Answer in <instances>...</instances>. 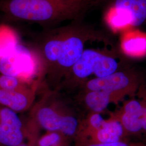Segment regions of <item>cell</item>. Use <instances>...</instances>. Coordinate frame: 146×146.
<instances>
[{
  "label": "cell",
  "mask_w": 146,
  "mask_h": 146,
  "mask_svg": "<svg viewBox=\"0 0 146 146\" xmlns=\"http://www.w3.org/2000/svg\"><path fill=\"white\" fill-rule=\"evenodd\" d=\"M0 89L6 90H23L22 81L14 76L1 74Z\"/></svg>",
  "instance_id": "cell-15"
},
{
  "label": "cell",
  "mask_w": 146,
  "mask_h": 146,
  "mask_svg": "<svg viewBox=\"0 0 146 146\" xmlns=\"http://www.w3.org/2000/svg\"><path fill=\"white\" fill-rule=\"evenodd\" d=\"M22 128L0 123V143L5 146H17L23 142Z\"/></svg>",
  "instance_id": "cell-13"
},
{
  "label": "cell",
  "mask_w": 146,
  "mask_h": 146,
  "mask_svg": "<svg viewBox=\"0 0 146 146\" xmlns=\"http://www.w3.org/2000/svg\"><path fill=\"white\" fill-rule=\"evenodd\" d=\"M62 134L58 131H48L38 140V146H65Z\"/></svg>",
  "instance_id": "cell-14"
},
{
  "label": "cell",
  "mask_w": 146,
  "mask_h": 146,
  "mask_svg": "<svg viewBox=\"0 0 146 146\" xmlns=\"http://www.w3.org/2000/svg\"><path fill=\"white\" fill-rule=\"evenodd\" d=\"M84 101L92 113H100L111 103H118L123 99L104 91H87Z\"/></svg>",
  "instance_id": "cell-9"
},
{
  "label": "cell",
  "mask_w": 146,
  "mask_h": 146,
  "mask_svg": "<svg viewBox=\"0 0 146 146\" xmlns=\"http://www.w3.org/2000/svg\"><path fill=\"white\" fill-rule=\"evenodd\" d=\"M123 58L115 50L85 49L81 58L71 68L76 78L82 80L94 75L103 78L127 68Z\"/></svg>",
  "instance_id": "cell-2"
},
{
  "label": "cell",
  "mask_w": 146,
  "mask_h": 146,
  "mask_svg": "<svg viewBox=\"0 0 146 146\" xmlns=\"http://www.w3.org/2000/svg\"><path fill=\"white\" fill-rule=\"evenodd\" d=\"M30 100L23 90H6L0 89V104L14 111L26 109Z\"/></svg>",
  "instance_id": "cell-10"
},
{
  "label": "cell",
  "mask_w": 146,
  "mask_h": 146,
  "mask_svg": "<svg viewBox=\"0 0 146 146\" xmlns=\"http://www.w3.org/2000/svg\"><path fill=\"white\" fill-rule=\"evenodd\" d=\"M104 19L107 26L115 34H121L127 30L133 28L126 16L113 5H110L106 10Z\"/></svg>",
  "instance_id": "cell-11"
},
{
  "label": "cell",
  "mask_w": 146,
  "mask_h": 146,
  "mask_svg": "<svg viewBox=\"0 0 146 146\" xmlns=\"http://www.w3.org/2000/svg\"><path fill=\"white\" fill-rule=\"evenodd\" d=\"M80 144V146H146V142L141 141H129L128 140L108 143L84 142Z\"/></svg>",
  "instance_id": "cell-16"
},
{
  "label": "cell",
  "mask_w": 146,
  "mask_h": 146,
  "mask_svg": "<svg viewBox=\"0 0 146 146\" xmlns=\"http://www.w3.org/2000/svg\"><path fill=\"white\" fill-rule=\"evenodd\" d=\"M120 34V52L124 56L132 58L146 56V32L131 28Z\"/></svg>",
  "instance_id": "cell-7"
},
{
  "label": "cell",
  "mask_w": 146,
  "mask_h": 146,
  "mask_svg": "<svg viewBox=\"0 0 146 146\" xmlns=\"http://www.w3.org/2000/svg\"><path fill=\"white\" fill-rule=\"evenodd\" d=\"M141 84L142 79L137 72L126 68L105 77L89 80L86 84V89L87 91H104L123 99L126 96L135 94Z\"/></svg>",
  "instance_id": "cell-3"
},
{
  "label": "cell",
  "mask_w": 146,
  "mask_h": 146,
  "mask_svg": "<svg viewBox=\"0 0 146 146\" xmlns=\"http://www.w3.org/2000/svg\"><path fill=\"white\" fill-rule=\"evenodd\" d=\"M142 101L143 102V107L142 111L141 123L143 132H145L146 133V95H145V96L142 99Z\"/></svg>",
  "instance_id": "cell-18"
},
{
  "label": "cell",
  "mask_w": 146,
  "mask_h": 146,
  "mask_svg": "<svg viewBox=\"0 0 146 146\" xmlns=\"http://www.w3.org/2000/svg\"><path fill=\"white\" fill-rule=\"evenodd\" d=\"M142 100L131 99L125 101L120 110L111 114L119 120L129 136L138 135L143 132L142 115Z\"/></svg>",
  "instance_id": "cell-5"
},
{
  "label": "cell",
  "mask_w": 146,
  "mask_h": 146,
  "mask_svg": "<svg viewBox=\"0 0 146 146\" xmlns=\"http://www.w3.org/2000/svg\"><path fill=\"white\" fill-rule=\"evenodd\" d=\"M37 119L39 124L48 131L60 133L62 125L63 116L49 107H43L37 112Z\"/></svg>",
  "instance_id": "cell-12"
},
{
  "label": "cell",
  "mask_w": 146,
  "mask_h": 146,
  "mask_svg": "<svg viewBox=\"0 0 146 146\" xmlns=\"http://www.w3.org/2000/svg\"><path fill=\"white\" fill-rule=\"evenodd\" d=\"M31 146V145H28V144H27V143H25V142H23V143H22L20 145H19V146Z\"/></svg>",
  "instance_id": "cell-19"
},
{
  "label": "cell",
  "mask_w": 146,
  "mask_h": 146,
  "mask_svg": "<svg viewBox=\"0 0 146 146\" xmlns=\"http://www.w3.org/2000/svg\"><path fill=\"white\" fill-rule=\"evenodd\" d=\"M129 136L119 120L111 114L108 119L106 120L103 125L96 131L89 134L79 143L94 142L108 143L128 140Z\"/></svg>",
  "instance_id": "cell-6"
},
{
  "label": "cell",
  "mask_w": 146,
  "mask_h": 146,
  "mask_svg": "<svg viewBox=\"0 0 146 146\" xmlns=\"http://www.w3.org/2000/svg\"><path fill=\"white\" fill-rule=\"evenodd\" d=\"M111 5L126 16L132 27L146 25V0H113Z\"/></svg>",
  "instance_id": "cell-8"
},
{
  "label": "cell",
  "mask_w": 146,
  "mask_h": 146,
  "mask_svg": "<svg viewBox=\"0 0 146 146\" xmlns=\"http://www.w3.org/2000/svg\"><path fill=\"white\" fill-rule=\"evenodd\" d=\"M87 11L66 0H0V15L5 21L38 23L46 29L81 20Z\"/></svg>",
  "instance_id": "cell-1"
},
{
  "label": "cell",
  "mask_w": 146,
  "mask_h": 146,
  "mask_svg": "<svg viewBox=\"0 0 146 146\" xmlns=\"http://www.w3.org/2000/svg\"><path fill=\"white\" fill-rule=\"evenodd\" d=\"M68 2L76 5L82 7L87 11L95 4L103 0H66Z\"/></svg>",
  "instance_id": "cell-17"
},
{
  "label": "cell",
  "mask_w": 146,
  "mask_h": 146,
  "mask_svg": "<svg viewBox=\"0 0 146 146\" xmlns=\"http://www.w3.org/2000/svg\"><path fill=\"white\" fill-rule=\"evenodd\" d=\"M38 62L33 52L16 43L0 53V73L20 79L34 77Z\"/></svg>",
  "instance_id": "cell-4"
}]
</instances>
